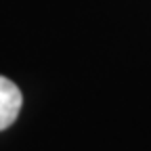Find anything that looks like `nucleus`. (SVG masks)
<instances>
[{
    "instance_id": "f257e3e1",
    "label": "nucleus",
    "mask_w": 151,
    "mask_h": 151,
    "mask_svg": "<svg viewBox=\"0 0 151 151\" xmlns=\"http://www.w3.org/2000/svg\"><path fill=\"white\" fill-rule=\"evenodd\" d=\"M21 90L17 88L15 82L0 76V130H6L15 124L19 111H21Z\"/></svg>"
}]
</instances>
